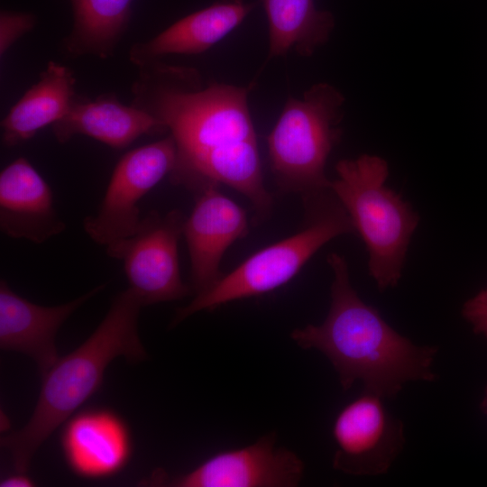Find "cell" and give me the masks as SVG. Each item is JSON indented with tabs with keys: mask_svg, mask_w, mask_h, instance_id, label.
Wrapping results in <instances>:
<instances>
[{
	"mask_svg": "<svg viewBox=\"0 0 487 487\" xmlns=\"http://www.w3.org/2000/svg\"><path fill=\"white\" fill-rule=\"evenodd\" d=\"M269 24V58L294 51L308 57L326 43L334 27L329 12L314 0H263Z\"/></svg>",
	"mask_w": 487,
	"mask_h": 487,
	"instance_id": "19",
	"label": "cell"
},
{
	"mask_svg": "<svg viewBox=\"0 0 487 487\" xmlns=\"http://www.w3.org/2000/svg\"><path fill=\"white\" fill-rule=\"evenodd\" d=\"M195 206L183 226L189 261L191 289L198 294L222 276L219 266L226 250L249 232L246 212L211 185L195 194Z\"/></svg>",
	"mask_w": 487,
	"mask_h": 487,
	"instance_id": "11",
	"label": "cell"
},
{
	"mask_svg": "<svg viewBox=\"0 0 487 487\" xmlns=\"http://www.w3.org/2000/svg\"><path fill=\"white\" fill-rule=\"evenodd\" d=\"M304 226L296 234L272 244L244 260L188 305L177 309L172 326L200 311H211L234 300L271 292L294 278L326 243L355 234L345 207L329 188L303 198Z\"/></svg>",
	"mask_w": 487,
	"mask_h": 487,
	"instance_id": "5",
	"label": "cell"
},
{
	"mask_svg": "<svg viewBox=\"0 0 487 487\" xmlns=\"http://www.w3.org/2000/svg\"><path fill=\"white\" fill-rule=\"evenodd\" d=\"M344 96L317 83L301 98L289 97L267 137L271 172L278 188L302 199L330 188L326 161L340 141Z\"/></svg>",
	"mask_w": 487,
	"mask_h": 487,
	"instance_id": "6",
	"label": "cell"
},
{
	"mask_svg": "<svg viewBox=\"0 0 487 487\" xmlns=\"http://www.w3.org/2000/svg\"><path fill=\"white\" fill-rule=\"evenodd\" d=\"M335 172L330 189L366 246L369 274L381 291L397 286L418 215L386 187L389 168L382 158L363 154L341 160Z\"/></svg>",
	"mask_w": 487,
	"mask_h": 487,
	"instance_id": "4",
	"label": "cell"
},
{
	"mask_svg": "<svg viewBox=\"0 0 487 487\" xmlns=\"http://www.w3.org/2000/svg\"><path fill=\"white\" fill-rule=\"evenodd\" d=\"M72 70L49 61L40 78L12 106L1 121V141L14 147L53 125L69 111L77 96Z\"/></svg>",
	"mask_w": 487,
	"mask_h": 487,
	"instance_id": "17",
	"label": "cell"
},
{
	"mask_svg": "<svg viewBox=\"0 0 487 487\" xmlns=\"http://www.w3.org/2000/svg\"><path fill=\"white\" fill-rule=\"evenodd\" d=\"M254 6L242 0L215 3L178 20L153 38L134 43L129 60L139 68L168 55L201 54L238 27Z\"/></svg>",
	"mask_w": 487,
	"mask_h": 487,
	"instance_id": "15",
	"label": "cell"
},
{
	"mask_svg": "<svg viewBox=\"0 0 487 487\" xmlns=\"http://www.w3.org/2000/svg\"><path fill=\"white\" fill-rule=\"evenodd\" d=\"M36 16L28 12L2 10L0 13V57L36 25Z\"/></svg>",
	"mask_w": 487,
	"mask_h": 487,
	"instance_id": "20",
	"label": "cell"
},
{
	"mask_svg": "<svg viewBox=\"0 0 487 487\" xmlns=\"http://www.w3.org/2000/svg\"><path fill=\"white\" fill-rule=\"evenodd\" d=\"M327 262L334 275L328 314L319 325L294 329L291 339L325 354L345 391L360 381L364 391L384 399L409 381H433L437 348L415 345L366 304L351 284L345 257L332 253Z\"/></svg>",
	"mask_w": 487,
	"mask_h": 487,
	"instance_id": "2",
	"label": "cell"
},
{
	"mask_svg": "<svg viewBox=\"0 0 487 487\" xmlns=\"http://www.w3.org/2000/svg\"><path fill=\"white\" fill-rule=\"evenodd\" d=\"M481 410L482 413L487 415V386L484 389L483 396L480 404Z\"/></svg>",
	"mask_w": 487,
	"mask_h": 487,
	"instance_id": "23",
	"label": "cell"
},
{
	"mask_svg": "<svg viewBox=\"0 0 487 487\" xmlns=\"http://www.w3.org/2000/svg\"><path fill=\"white\" fill-rule=\"evenodd\" d=\"M304 476V464L292 451L276 446L275 434L249 446L219 452L189 472L169 475L155 471L142 482L169 487H295Z\"/></svg>",
	"mask_w": 487,
	"mask_h": 487,
	"instance_id": "9",
	"label": "cell"
},
{
	"mask_svg": "<svg viewBox=\"0 0 487 487\" xmlns=\"http://www.w3.org/2000/svg\"><path fill=\"white\" fill-rule=\"evenodd\" d=\"M462 316L475 334L487 339V288L464 303Z\"/></svg>",
	"mask_w": 487,
	"mask_h": 487,
	"instance_id": "21",
	"label": "cell"
},
{
	"mask_svg": "<svg viewBox=\"0 0 487 487\" xmlns=\"http://www.w3.org/2000/svg\"><path fill=\"white\" fill-rule=\"evenodd\" d=\"M60 446L77 476L101 480L120 473L133 453L132 436L124 418L107 408H87L65 423Z\"/></svg>",
	"mask_w": 487,
	"mask_h": 487,
	"instance_id": "12",
	"label": "cell"
},
{
	"mask_svg": "<svg viewBox=\"0 0 487 487\" xmlns=\"http://www.w3.org/2000/svg\"><path fill=\"white\" fill-rule=\"evenodd\" d=\"M333 467L354 476L386 473L403 448L404 427L386 408L383 398L363 391L336 415Z\"/></svg>",
	"mask_w": 487,
	"mask_h": 487,
	"instance_id": "10",
	"label": "cell"
},
{
	"mask_svg": "<svg viewBox=\"0 0 487 487\" xmlns=\"http://www.w3.org/2000/svg\"><path fill=\"white\" fill-rule=\"evenodd\" d=\"M51 130L60 143L84 135L117 150L129 146L142 135L167 132L152 115L133 104H123L113 94L95 99L77 96L67 114L51 125Z\"/></svg>",
	"mask_w": 487,
	"mask_h": 487,
	"instance_id": "16",
	"label": "cell"
},
{
	"mask_svg": "<svg viewBox=\"0 0 487 487\" xmlns=\"http://www.w3.org/2000/svg\"><path fill=\"white\" fill-rule=\"evenodd\" d=\"M176 157L170 134L126 152L113 170L96 214L83 221L87 234L103 246L133 234L142 220L140 200L170 174Z\"/></svg>",
	"mask_w": 487,
	"mask_h": 487,
	"instance_id": "8",
	"label": "cell"
},
{
	"mask_svg": "<svg viewBox=\"0 0 487 487\" xmlns=\"http://www.w3.org/2000/svg\"><path fill=\"white\" fill-rule=\"evenodd\" d=\"M34 485L35 482L27 473L16 471L5 476L0 482L1 487H32Z\"/></svg>",
	"mask_w": 487,
	"mask_h": 487,
	"instance_id": "22",
	"label": "cell"
},
{
	"mask_svg": "<svg viewBox=\"0 0 487 487\" xmlns=\"http://www.w3.org/2000/svg\"><path fill=\"white\" fill-rule=\"evenodd\" d=\"M132 104L159 121L173 138L172 183L198 193L225 184L252 204L257 221L271 214L256 133L248 106L251 87L211 83L198 72L161 60L138 68Z\"/></svg>",
	"mask_w": 487,
	"mask_h": 487,
	"instance_id": "1",
	"label": "cell"
},
{
	"mask_svg": "<svg viewBox=\"0 0 487 487\" xmlns=\"http://www.w3.org/2000/svg\"><path fill=\"white\" fill-rule=\"evenodd\" d=\"M106 284L78 298L53 307L35 304L15 293L5 280L0 281V348L31 357L44 375L60 358L56 335L60 327Z\"/></svg>",
	"mask_w": 487,
	"mask_h": 487,
	"instance_id": "13",
	"label": "cell"
},
{
	"mask_svg": "<svg viewBox=\"0 0 487 487\" xmlns=\"http://www.w3.org/2000/svg\"><path fill=\"white\" fill-rule=\"evenodd\" d=\"M142 307L129 288L117 294L90 336L41 376L38 401L29 421L1 437L14 471L27 473L42 443L100 389L105 371L114 359L124 356L138 362L146 357L138 335Z\"/></svg>",
	"mask_w": 487,
	"mask_h": 487,
	"instance_id": "3",
	"label": "cell"
},
{
	"mask_svg": "<svg viewBox=\"0 0 487 487\" xmlns=\"http://www.w3.org/2000/svg\"><path fill=\"white\" fill-rule=\"evenodd\" d=\"M73 23L62 40L72 58L112 57L131 20L133 0H69Z\"/></svg>",
	"mask_w": 487,
	"mask_h": 487,
	"instance_id": "18",
	"label": "cell"
},
{
	"mask_svg": "<svg viewBox=\"0 0 487 487\" xmlns=\"http://www.w3.org/2000/svg\"><path fill=\"white\" fill-rule=\"evenodd\" d=\"M65 228L50 185L26 158L1 170L0 229L5 234L42 244Z\"/></svg>",
	"mask_w": 487,
	"mask_h": 487,
	"instance_id": "14",
	"label": "cell"
},
{
	"mask_svg": "<svg viewBox=\"0 0 487 487\" xmlns=\"http://www.w3.org/2000/svg\"><path fill=\"white\" fill-rule=\"evenodd\" d=\"M186 216L179 209L156 210L142 217L130 236L106 246V253L123 262L129 289L142 307L179 300L191 287L180 275L179 242Z\"/></svg>",
	"mask_w": 487,
	"mask_h": 487,
	"instance_id": "7",
	"label": "cell"
}]
</instances>
